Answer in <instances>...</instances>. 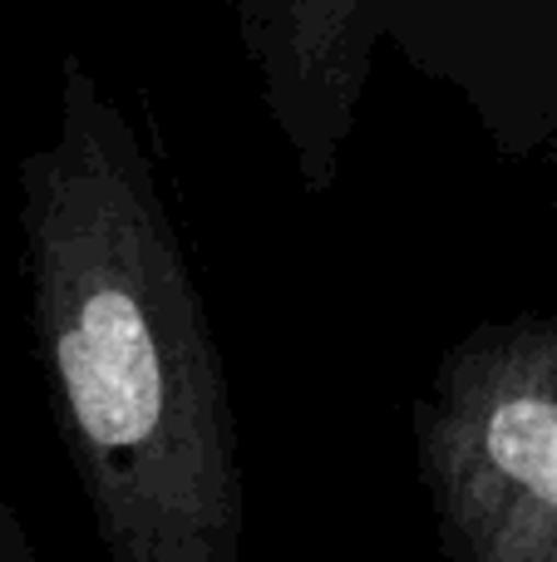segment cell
<instances>
[{
  "instance_id": "cell-1",
  "label": "cell",
  "mask_w": 557,
  "mask_h": 562,
  "mask_svg": "<svg viewBox=\"0 0 557 562\" xmlns=\"http://www.w3.org/2000/svg\"><path fill=\"white\" fill-rule=\"evenodd\" d=\"M30 330L109 562H242L223 360L158 173L79 55L20 164Z\"/></svg>"
},
{
  "instance_id": "cell-2",
  "label": "cell",
  "mask_w": 557,
  "mask_h": 562,
  "mask_svg": "<svg viewBox=\"0 0 557 562\" xmlns=\"http://www.w3.org/2000/svg\"><path fill=\"white\" fill-rule=\"evenodd\" d=\"M420 469L459 562H557V316L484 326L444 356Z\"/></svg>"
},
{
  "instance_id": "cell-3",
  "label": "cell",
  "mask_w": 557,
  "mask_h": 562,
  "mask_svg": "<svg viewBox=\"0 0 557 562\" xmlns=\"http://www.w3.org/2000/svg\"><path fill=\"white\" fill-rule=\"evenodd\" d=\"M385 0H257V59L306 183H326L361 99Z\"/></svg>"
},
{
  "instance_id": "cell-4",
  "label": "cell",
  "mask_w": 557,
  "mask_h": 562,
  "mask_svg": "<svg viewBox=\"0 0 557 562\" xmlns=\"http://www.w3.org/2000/svg\"><path fill=\"white\" fill-rule=\"evenodd\" d=\"M0 562H45L30 543V528L20 518V508L0 494Z\"/></svg>"
}]
</instances>
